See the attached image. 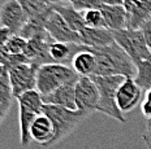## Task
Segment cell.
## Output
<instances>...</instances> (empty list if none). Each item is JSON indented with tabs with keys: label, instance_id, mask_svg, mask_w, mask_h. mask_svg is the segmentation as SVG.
Segmentation results:
<instances>
[{
	"label": "cell",
	"instance_id": "obj_1",
	"mask_svg": "<svg viewBox=\"0 0 151 149\" xmlns=\"http://www.w3.org/2000/svg\"><path fill=\"white\" fill-rule=\"evenodd\" d=\"M89 49L93 51V53L96 57V66L94 75H122L125 78H134L136 77V64L116 42L111 45H107V47H89Z\"/></svg>",
	"mask_w": 151,
	"mask_h": 149
},
{
	"label": "cell",
	"instance_id": "obj_2",
	"mask_svg": "<svg viewBox=\"0 0 151 149\" xmlns=\"http://www.w3.org/2000/svg\"><path fill=\"white\" fill-rule=\"evenodd\" d=\"M42 113L51 119L53 128H55V138H53L51 145L56 144L63 139H65L68 135H70L82 121L89 118L87 114L80 110H72L64 106L47 104H43Z\"/></svg>",
	"mask_w": 151,
	"mask_h": 149
},
{
	"label": "cell",
	"instance_id": "obj_3",
	"mask_svg": "<svg viewBox=\"0 0 151 149\" xmlns=\"http://www.w3.org/2000/svg\"><path fill=\"white\" fill-rule=\"evenodd\" d=\"M78 79L80 75L68 65L45 64L38 69L35 89L42 96H46L65 83L77 82Z\"/></svg>",
	"mask_w": 151,
	"mask_h": 149
},
{
	"label": "cell",
	"instance_id": "obj_4",
	"mask_svg": "<svg viewBox=\"0 0 151 149\" xmlns=\"http://www.w3.org/2000/svg\"><path fill=\"white\" fill-rule=\"evenodd\" d=\"M93 80L96 83L99 89V104L98 111L104 113L106 116L113 118L121 123H125L124 113L119 109L116 104V92L119 87L125 80V77L122 75H112V77H98L91 75Z\"/></svg>",
	"mask_w": 151,
	"mask_h": 149
},
{
	"label": "cell",
	"instance_id": "obj_5",
	"mask_svg": "<svg viewBox=\"0 0 151 149\" xmlns=\"http://www.w3.org/2000/svg\"><path fill=\"white\" fill-rule=\"evenodd\" d=\"M18 119H20V141L21 147H27L31 143L30 127L38 116L42 114V95L37 91H29L17 97Z\"/></svg>",
	"mask_w": 151,
	"mask_h": 149
},
{
	"label": "cell",
	"instance_id": "obj_6",
	"mask_svg": "<svg viewBox=\"0 0 151 149\" xmlns=\"http://www.w3.org/2000/svg\"><path fill=\"white\" fill-rule=\"evenodd\" d=\"M112 34L115 42L127 52L136 65L151 56V52L145 42L143 34L141 30L122 29L112 31Z\"/></svg>",
	"mask_w": 151,
	"mask_h": 149
},
{
	"label": "cell",
	"instance_id": "obj_7",
	"mask_svg": "<svg viewBox=\"0 0 151 149\" xmlns=\"http://www.w3.org/2000/svg\"><path fill=\"white\" fill-rule=\"evenodd\" d=\"M39 65L33 62L18 64L8 69L9 83L14 99L37 88V74Z\"/></svg>",
	"mask_w": 151,
	"mask_h": 149
},
{
	"label": "cell",
	"instance_id": "obj_8",
	"mask_svg": "<svg viewBox=\"0 0 151 149\" xmlns=\"http://www.w3.org/2000/svg\"><path fill=\"white\" fill-rule=\"evenodd\" d=\"M99 89L91 77H80L76 83V105L77 110L91 116L98 111Z\"/></svg>",
	"mask_w": 151,
	"mask_h": 149
},
{
	"label": "cell",
	"instance_id": "obj_9",
	"mask_svg": "<svg viewBox=\"0 0 151 149\" xmlns=\"http://www.w3.org/2000/svg\"><path fill=\"white\" fill-rule=\"evenodd\" d=\"M27 20L29 18L18 0H7L0 8V25L9 29L14 35L20 34Z\"/></svg>",
	"mask_w": 151,
	"mask_h": 149
},
{
	"label": "cell",
	"instance_id": "obj_10",
	"mask_svg": "<svg viewBox=\"0 0 151 149\" xmlns=\"http://www.w3.org/2000/svg\"><path fill=\"white\" fill-rule=\"evenodd\" d=\"M46 30L51 35L53 42H61V43H74V44H81L80 34L73 31L68 23L64 21L59 13H56L52 9L48 18L46 21Z\"/></svg>",
	"mask_w": 151,
	"mask_h": 149
},
{
	"label": "cell",
	"instance_id": "obj_11",
	"mask_svg": "<svg viewBox=\"0 0 151 149\" xmlns=\"http://www.w3.org/2000/svg\"><path fill=\"white\" fill-rule=\"evenodd\" d=\"M142 96V88L134 78H125L116 92V104L122 113H129L138 105Z\"/></svg>",
	"mask_w": 151,
	"mask_h": 149
},
{
	"label": "cell",
	"instance_id": "obj_12",
	"mask_svg": "<svg viewBox=\"0 0 151 149\" xmlns=\"http://www.w3.org/2000/svg\"><path fill=\"white\" fill-rule=\"evenodd\" d=\"M76 83L77 82L65 83L59 88H56L51 94L42 96L43 104L58 105V106H64L72 110H77V105H76Z\"/></svg>",
	"mask_w": 151,
	"mask_h": 149
},
{
	"label": "cell",
	"instance_id": "obj_13",
	"mask_svg": "<svg viewBox=\"0 0 151 149\" xmlns=\"http://www.w3.org/2000/svg\"><path fill=\"white\" fill-rule=\"evenodd\" d=\"M31 140H34L42 147H50L55 138V128L48 117L46 114H40L35 118L30 127Z\"/></svg>",
	"mask_w": 151,
	"mask_h": 149
},
{
	"label": "cell",
	"instance_id": "obj_14",
	"mask_svg": "<svg viewBox=\"0 0 151 149\" xmlns=\"http://www.w3.org/2000/svg\"><path fill=\"white\" fill-rule=\"evenodd\" d=\"M95 66H96V57L93 53V51H90L87 45L80 44L77 53L73 56L70 67L80 77H91L94 75Z\"/></svg>",
	"mask_w": 151,
	"mask_h": 149
},
{
	"label": "cell",
	"instance_id": "obj_15",
	"mask_svg": "<svg viewBox=\"0 0 151 149\" xmlns=\"http://www.w3.org/2000/svg\"><path fill=\"white\" fill-rule=\"evenodd\" d=\"M81 38V44L87 45V47H94V48H100V47H107L115 43L113 39V34L109 29L107 27H85L82 31L78 33Z\"/></svg>",
	"mask_w": 151,
	"mask_h": 149
},
{
	"label": "cell",
	"instance_id": "obj_16",
	"mask_svg": "<svg viewBox=\"0 0 151 149\" xmlns=\"http://www.w3.org/2000/svg\"><path fill=\"white\" fill-rule=\"evenodd\" d=\"M100 11L104 17L106 27L111 31L128 27V14L124 5H102Z\"/></svg>",
	"mask_w": 151,
	"mask_h": 149
},
{
	"label": "cell",
	"instance_id": "obj_17",
	"mask_svg": "<svg viewBox=\"0 0 151 149\" xmlns=\"http://www.w3.org/2000/svg\"><path fill=\"white\" fill-rule=\"evenodd\" d=\"M78 45L74 43H61V42H52L48 48V55L52 64H63L70 66L73 56L77 53Z\"/></svg>",
	"mask_w": 151,
	"mask_h": 149
},
{
	"label": "cell",
	"instance_id": "obj_18",
	"mask_svg": "<svg viewBox=\"0 0 151 149\" xmlns=\"http://www.w3.org/2000/svg\"><path fill=\"white\" fill-rule=\"evenodd\" d=\"M52 9L64 18V21L68 23V26L70 27L73 31L80 33L86 27L83 17H82V13L78 12L77 9H74L72 7V4L70 5H63L60 3H58V4L52 5Z\"/></svg>",
	"mask_w": 151,
	"mask_h": 149
},
{
	"label": "cell",
	"instance_id": "obj_19",
	"mask_svg": "<svg viewBox=\"0 0 151 149\" xmlns=\"http://www.w3.org/2000/svg\"><path fill=\"white\" fill-rule=\"evenodd\" d=\"M137 73L134 77V80L142 89L147 91L151 88V60L146 58V60L141 61L136 65Z\"/></svg>",
	"mask_w": 151,
	"mask_h": 149
},
{
	"label": "cell",
	"instance_id": "obj_20",
	"mask_svg": "<svg viewBox=\"0 0 151 149\" xmlns=\"http://www.w3.org/2000/svg\"><path fill=\"white\" fill-rule=\"evenodd\" d=\"M27 47V39L22 38L21 35H13L11 39L7 42V44L3 47V51L9 56H20L25 55Z\"/></svg>",
	"mask_w": 151,
	"mask_h": 149
},
{
	"label": "cell",
	"instance_id": "obj_21",
	"mask_svg": "<svg viewBox=\"0 0 151 149\" xmlns=\"http://www.w3.org/2000/svg\"><path fill=\"white\" fill-rule=\"evenodd\" d=\"M85 21L86 27H106V22H104V17L100 9H89V11H83L81 12Z\"/></svg>",
	"mask_w": 151,
	"mask_h": 149
},
{
	"label": "cell",
	"instance_id": "obj_22",
	"mask_svg": "<svg viewBox=\"0 0 151 149\" xmlns=\"http://www.w3.org/2000/svg\"><path fill=\"white\" fill-rule=\"evenodd\" d=\"M70 4L78 12L89 11V9H100L103 5L99 0H73Z\"/></svg>",
	"mask_w": 151,
	"mask_h": 149
},
{
	"label": "cell",
	"instance_id": "obj_23",
	"mask_svg": "<svg viewBox=\"0 0 151 149\" xmlns=\"http://www.w3.org/2000/svg\"><path fill=\"white\" fill-rule=\"evenodd\" d=\"M141 111H142L143 117L146 118V121L151 119V88L146 91L145 99L141 104Z\"/></svg>",
	"mask_w": 151,
	"mask_h": 149
},
{
	"label": "cell",
	"instance_id": "obj_24",
	"mask_svg": "<svg viewBox=\"0 0 151 149\" xmlns=\"http://www.w3.org/2000/svg\"><path fill=\"white\" fill-rule=\"evenodd\" d=\"M141 31L143 34V38H145V42H146L147 47H149L150 52H151V18L147 22H145L142 25V27H141Z\"/></svg>",
	"mask_w": 151,
	"mask_h": 149
},
{
	"label": "cell",
	"instance_id": "obj_25",
	"mask_svg": "<svg viewBox=\"0 0 151 149\" xmlns=\"http://www.w3.org/2000/svg\"><path fill=\"white\" fill-rule=\"evenodd\" d=\"M14 34L7 27H0V48H3Z\"/></svg>",
	"mask_w": 151,
	"mask_h": 149
},
{
	"label": "cell",
	"instance_id": "obj_26",
	"mask_svg": "<svg viewBox=\"0 0 151 149\" xmlns=\"http://www.w3.org/2000/svg\"><path fill=\"white\" fill-rule=\"evenodd\" d=\"M142 139L146 144L147 149H151V119L146 121V130L142 133Z\"/></svg>",
	"mask_w": 151,
	"mask_h": 149
},
{
	"label": "cell",
	"instance_id": "obj_27",
	"mask_svg": "<svg viewBox=\"0 0 151 149\" xmlns=\"http://www.w3.org/2000/svg\"><path fill=\"white\" fill-rule=\"evenodd\" d=\"M103 5H122V0H99Z\"/></svg>",
	"mask_w": 151,
	"mask_h": 149
},
{
	"label": "cell",
	"instance_id": "obj_28",
	"mask_svg": "<svg viewBox=\"0 0 151 149\" xmlns=\"http://www.w3.org/2000/svg\"><path fill=\"white\" fill-rule=\"evenodd\" d=\"M5 75H8V69L3 64H0V80L4 78Z\"/></svg>",
	"mask_w": 151,
	"mask_h": 149
},
{
	"label": "cell",
	"instance_id": "obj_29",
	"mask_svg": "<svg viewBox=\"0 0 151 149\" xmlns=\"http://www.w3.org/2000/svg\"><path fill=\"white\" fill-rule=\"evenodd\" d=\"M61 1H65V3H72V1H73V0H60V3Z\"/></svg>",
	"mask_w": 151,
	"mask_h": 149
}]
</instances>
